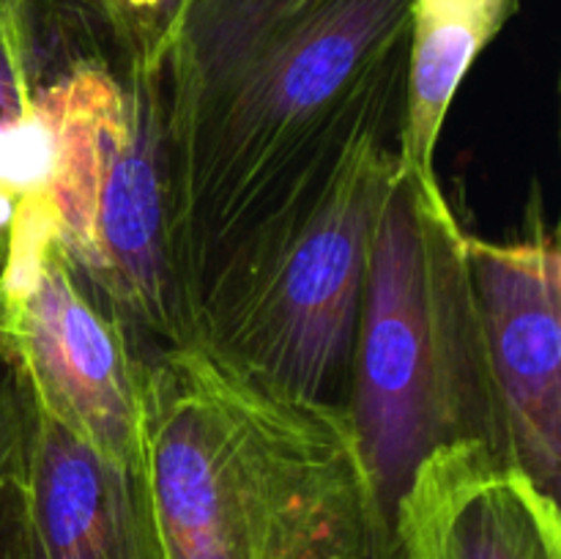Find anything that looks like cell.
Masks as SVG:
<instances>
[{
  "label": "cell",
  "mask_w": 561,
  "mask_h": 559,
  "mask_svg": "<svg viewBox=\"0 0 561 559\" xmlns=\"http://www.w3.org/2000/svg\"><path fill=\"white\" fill-rule=\"evenodd\" d=\"M414 0H179L157 49L184 343L365 148H400Z\"/></svg>",
  "instance_id": "cell-1"
},
{
  "label": "cell",
  "mask_w": 561,
  "mask_h": 559,
  "mask_svg": "<svg viewBox=\"0 0 561 559\" xmlns=\"http://www.w3.org/2000/svg\"><path fill=\"white\" fill-rule=\"evenodd\" d=\"M142 469L164 559H405L348 409L197 343L146 360Z\"/></svg>",
  "instance_id": "cell-2"
},
{
  "label": "cell",
  "mask_w": 561,
  "mask_h": 559,
  "mask_svg": "<svg viewBox=\"0 0 561 559\" xmlns=\"http://www.w3.org/2000/svg\"><path fill=\"white\" fill-rule=\"evenodd\" d=\"M345 409L392 513L414 466L442 444L485 438L507 453L482 360L466 230L438 179L400 168L383 203Z\"/></svg>",
  "instance_id": "cell-3"
},
{
  "label": "cell",
  "mask_w": 561,
  "mask_h": 559,
  "mask_svg": "<svg viewBox=\"0 0 561 559\" xmlns=\"http://www.w3.org/2000/svg\"><path fill=\"white\" fill-rule=\"evenodd\" d=\"M60 121L47 195L60 250L129 329L184 343L168 255V175L157 66L80 64L44 82Z\"/></svg>",
  "instance_id": "cell-4"
},
{
  "label": "cell",
  "mask_w": 561,
  "mask_h": 559,
  "mask_svg": "<svg viewBox=\"0 0 561 559\" xmlns=\"http://www.w3.org/2000/svg\"><path fill=\"white\" fill-rule=\"evenodd\" d=\"M398 173V146L365 148L195 343L277 392L345 409L373 241Z\"/></svg>",
  "instance_id": "cell-5"
},
{
  "label": "cell",
  "mask_w": 561,
  "mask_h": 559,
  "mask_svg": "<svg viewBox=\"0 0 561 559\" xmlns=\"http://www.w3.org/2000/svg\"><path fill=\"white\" fill-rule=\"evenodd\" d=\"M480 345L504 447L559 499L561 475V252L535 214L518 241L466 233Z\"/></svg>",
  "instance_id": "cell-6"
},
{
  "label": "cell",
  "mask_w": 561,
  "mask_h": 559,
  "mask_svg": "<svg viewBox=\"0 0 561 559\" xmlns=\"http://www.w3.org/2000/svg\"><path fill=\"white\" fill-rule=\"evenodd\" d=\"M5 338L44 409L110 458L142 466L146 360L58 241L9 310Z\"/></svg>",
  "instance_id": "cell-7"
},
{
  "label": "cell",
  "mask_w": 561,
  "mask_h": 559,
  "mask_svg": "<svg viewBox=\"0 0 561 559\" xmlns=\"http://www.w3.org/2000/svg\"><path fill=\"white\" fill-rule=\"evenodd\" d=\"M394 526L405 559H561L559 499L485 438L427 453L394 504Z\"/></svg>",
  "instance_id": "cell-8"
},
{
  "label": "cell",
  "mask_w": 561,
  "mask_h": 559,
  "mask_svg": "<svg viewBox=\"0 0 561 559\" xmlns=\"http://www.w3.org/2000/svg\"><path fill=\"white\" fill-rule=\"evenodd\" d=\"M22 497L38 559H164L146 469L104 455L36 395Z\"/></svg>",
  "instance_id": "cell-9"
},
{
  "label": "cell",
  "mask_w": 561,
  "mask_h": 559,
  "mask_svg": "<svg viewBox=\"0 0 561 559\" xmlns=\"http://www.w3.org/2000/svg\"><path fill=\"white\" fill-rule=\"evenodd\" d=\"M179 0H0V27L27 82L42 88L80 64L124 75L153 64Z\"/></svg>",
  "instance_id": "cell-10"
},
{
  "label": "cell",
  "mask_w": 561,
  "mask_h": 559,
  "mask_svg": "<svg viewBox=\"0 0 561 559\" xmlns=\"http://www.w3.org/2000/svg\"><path fill=\"white\" fill-rule=\"evenodd\" d=\"M518 9L520 0H414L400 132L405 173L436 179V146L455 93Z\"/></svg>",
  "instance_id": "cell-11"
},
{
  "label": "cell",
  "mask_w": 561,
  "mask_h": 559,
  "mask_svg": "<svg viewBox=\"0 0 561 559\" xmlns=\"http://www.w3.org/2000/svg\"><path fill=\"white\" fill-rule=\"evenodd\" d=\"M33 395L9 338H0V497L22 486L31 444Z\"/></svg>",
  "instance_id": "cell-12"
},
{
  "label": "cell",
  "mask_w": 561,
  "mask_h": 559,
  "mask_svg": "<svg viewBox=\"0 0 561 559\" xmlns=\"http://www.w3.org/2000/svg\"><path fill=\"white\" fill-rule=\"evenodd\" d=\"M0 559H38L27 526L22 486L0 497Z\"/></svg>",
  "instance_id": "cell-13"
},
{
  "label": "cell",
  "mask_w": 561,
  "mask_h": 559,
  "mask_svg": "<svg viewBox=\"0 0 561 559\" xmlns=\"http://www.w3.org/2000/svg\"><path fill=\"white\" fill-rule=\"evenodd\" d=\"M31 96L33 85L22 75L20 64H16L14 53H11L9 42L3 36V27H0V121L20 113Z\"/></svg>",
  "instance_id": "cell-14"
},
{
  "label": "cell",
  "mask_w": 561,
  "mask_h": 559,
  "mask_svg": "<svg viewBox=\"0 0 561 559\" xmlns=\"http://www.w3.org/2000/svg\"><path fill=\"white\" fill-rule=\"evenodd\" d=\"M3 272H5V241H0V338H5V294H3Z\"/></svg>",
  "instance_id": "cell-15"
}]
</instances>
